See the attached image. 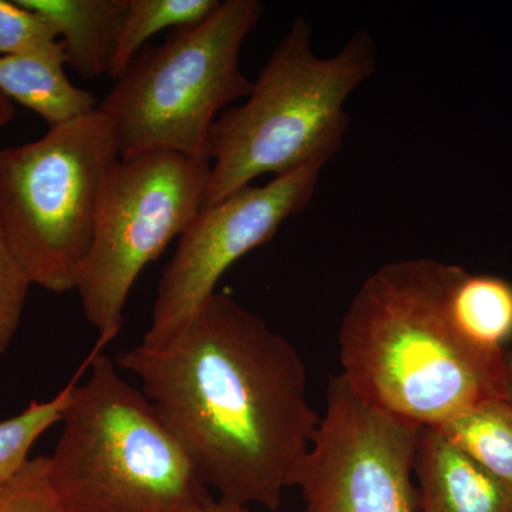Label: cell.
Masks as SVG:
<instances>
[{"label": "cell", "instance_id": "16", "mask_svg": "<svg viewBox=\"0 0 512 512\" xmlns=\"http://www.w3.org/2000/svg\"><path fill=\"white\" fill-rule=\"evenodd\" d=\"M76 382L73 379L53 399L33 400L22 413L0 421V487L25 467L36 441L62 421Z\"/></svg>", "mask_w": 512, "mask_h": 512}, {"label": "cell", "instance_id": "6", "mask_svg": "<svg viewBox=\"0 0 512 512\" xmlns=\"http://www.w3.org/2000/svg\"><path fill=\"white\" fill-rule=\"evenodd\" d=\"M119 160L100 110L0 150V221L30 284L53 293L76 289Z\"/></svg>", "mask_w": 512, "mask_h": 512}, {"label": "cell", "instance_id": "1", "mask_svg": "<svg viewBox=\"0 0 512 512\" xmlns=\"http://www.w3.org/2000/svg\"><path fill=\"white\" fill-rule=\"evenodd\" d=\"M116 363L138 377L220 500L278 510L322 420L302 357L284 335L215 293L177 338L141 343Z\"/></svg>", "mask_w": 512, "mask_h": 512}, {"label": "cell", "instance_id": "2", "mask_svg": "<svg viewBox=\"0 0 512 512\" xmlns=\"http://www.w3.org/2000/svg\"><path fill=\"white\" fill-rule=\"evenodd\" d=\"M453 266L430 258L380 266L340 323V376L367 403L421 429H437L488 397H507L505 356L470 348L448 322Z\"/></svg>", "mask_w": 512, "mask_h": 512}, {"label": "cell", "instance_id": "15", "mask_svg": "<svg viewBox=\"0 0 512 512\" xmlns=\"http://www.w3.org/2000/svg\"><path fill=\"white\" fill-rule=\"evenodd\" d=\"M220 0H128L109 76L119 79L147 40L164 29L185 28L210 18Z\"/></svg>", "mask_w": 512, "mask_h": 512}, {"label": "cell", "instance_id": "12", "mask_svg": "<svg viewBox=\"0 0 512 512\" xmlns=\"http://www.w3.org/2000/svg\"><path fill=\"white\" fill-rule=\"evenodd\" d=\"M446 313L454 332L470 348L504 357L512 345V282L473 274L454 265L446 291Z\"/></svg>", "mask_w": 512, "mask_h": 512}, {"label": "cell", "instance_id": "22", "mask_svg": "<svg viewBox=\"0 0 512 512\" xmlns=\"http://www.w3.org/2000/svg\"><path fill=\"white\" fill-rule=\"evenodd\" d=\"M505 392L512 402V348L505 352Z\"/></svg>", "mask_w": 512, "mask_h": 512}, {"label": "cell", "instance_id": "7", "mask_svg": "<svg viewBox=\"0 0 512 512\" xmlns=\"http://www.w3.org/2000/svg\"><path fill=\"white\" fill-rule=\"evenodd\" d=\"M210 173V158L174 151L120 157L111 171L74 289L99 346L119 335L128 295L143 269L201 211Z\"/></svg>", "mask_w": 512, "mask_h": 512}, {"label": "cell", "instance_id": "8", "mask_svg": "<svg viewBox=\"0 0 512 512\" xmlns=\"http://www.w3.org/2000/svg\"><path fill=\"white\" fill-rule=\"evenodd\" d=\"M421 430L367 403L342 376L332 377L295 481L303 512H419L414 468Z\"/></svg>", "mask_w": 512, "mask_h": 512}, {"label": "cell", "instance_id": "5", "mask_svg": "<svg viewBox=\"0 0 512 512\" xmlns=\"http://www.w3.org/2000/svg\"><path fill=\"white\" fill-rule=\"evenodd\" d=\"M264 10L259 0H225L210 18L140 50L99 106L120 157L174 151L208 158L215 121L251 93L241 50Z\"/></svg>", "mask_w": 512, "mask_h": 512}, {"label": "cell", "instance_id": "11", "mask_svg": "<svg viewBox=\"0 0 512 512\" xmlns=\"http://www.w3.org/2000/svg\"><path fill=\"white\" fill-rule=\"evenodd\" d=\"M43 16L64 47V62L86 80L106 76L116 53L128 0H16Z\"/></svg>", "mask_w": 512, "mask_h": 512}, {"label": "cell", "instance_id": "3", "mask_svg": "<svg viewBox=\"0 0 512 512\" xmlns=\"http://www.w3.org/2000/svg\"><path fill=\"white\" fill-rule=\"evenodd\" d=\"M376 62V43L367 30H357L336 55L319 57L308 20L293 19L247 99L225 110L212 126L211 173L202 208L262 175L325 167L345 143L346 101L373 76Z\"/></svg>", "mask_w": 512, "mask_h": 512}, {"label": "cell", "instance_id": "21", "mask_svg": "<svg viewBox=\"0 0 512 512\" xmlns=\"http://www.w3.org/2000/svg\"><path fill=\"white\" fill-rule=\"evenodd\" d=\"M208 512H251L248 507H242V505L229 503V501L220 500H212L210 507H208Z\"/></svg>", "mask_w": 512, "mask_h": 512}, {"label": "cell", "instance_id": "19", "mask_svg": "<svg viewBox=\"0 0 512 512\" xmlns=\"http://www.w3.org/2000/svg\"><path fill=\"white\" fill-rule=\"evenodd\" d=\"M30 286L0 221V355L18 332Z\"/></svg>", "mask_w": 512, "mask_h": 512}, {"label": "cell", "instance_id": "13", "mask_svg": "<svg viewBox=\"0 0 512 512\" xmlns=\"http://www.w3.org/2000/svg\"><path fill=\"white\" fill-rule=\"evenodd\" d=\"M63 67L60 60L43 57L0 56V93L35 111L49 127L99 110L97 97L74 86Z\"/></svg>", "mask_w": 512, "mask_h": 512}, {"label": "cell", "instance_id": "10", "mask_svg": "<svg viewBox=\"0 0 512 512\" xmlns=\"http://www.w3.org/2000/svg\"><path fill=\"white\" fill-rule=\"evenodd\" d=\"M419 512H512V487L457 450L436 429L417 447Z\"/></svg>", "mask_w": 512, "mask_h": 512}, {"label": "cell", "instance_id": "20", "mask_svg": "<svg viewBox=\"0 0 512 512\" xmlns=\"http://www.w3.org/2000/svg\"><path fill=\"white\" fill-rule=\"evenodd\" d=\"M15 114L16 111L15 107H13L12 100H9L8 97L0 93V130L8 126L10 121L15 119Z\"/></svg>", "mask_w": 512, "mask_h": 512}, {"label": "cell", "instance_id": "17", "mask_svg": "<svg viewBox=\"0 0 512 512\" xmlns=\"http://www.w3.org/2000/svg\"><path fill=\"white\" fill-rule=\"evenodd\" d=\"M0 56L43 57L64 62V47L49 22L18 2L0 0Z\"/></svg>", "mask_w": 512, "mask_h": 512}, {"label": "cell", "instance_id": "14", "mask_svg": "<svg viewBox=\"0 0 512 512\" xmlns=\"http://www.w3.org/2000/svg\"><path fill=\"white\" fill-rule=\"evenodd\" d=\"M436 430L487 473L512 487V402L508 397L481 400Z\"/></svg>", "mask_w": 512, "mask_h": 512}, {"label": "cell", "instance_id": "9", "mask_svg": "<svg viewBox=\"0 0 512 512\" xmlns=\"http://www.w3.org/2000/svg\"><path fill=\"white\" fill-rule=\"evenodd\" d=\"M323 168L306 165L201 208L161 275L143 345L156 348L177 338L235 262L271 241L286 221L309 207Z\"/></svg>", "mask_w": 512, "mask_h": 512}, {"label": "cell", "instance_id": "18", "mask_svg": "<svg viewBox=\"0 0 512 512\" xmlns=\"http://www.w3.org/2000/svg\"><path fill=\"white\" fill-rule=\"evenodd\" d=\"M0 512H64L50 478L49 457L30 458L0 487Z\"/></svg>", "mask_w": 512, "mask_h": 512}, {"label": "cell", "instance_id": "4", "mask_svg": "<svg viewBox=\"0 0 512 512\" xmlns=\"http://www.w3.org/2000/svg\"><path fill=\"white\" fill-rule=\"evenodd\" d=\"M87 363L49 457L64 512H208L210 488L150 400L109 356Z\"/></svg>", "mask_w": 512, "mask_h": 512}]
</instances>
